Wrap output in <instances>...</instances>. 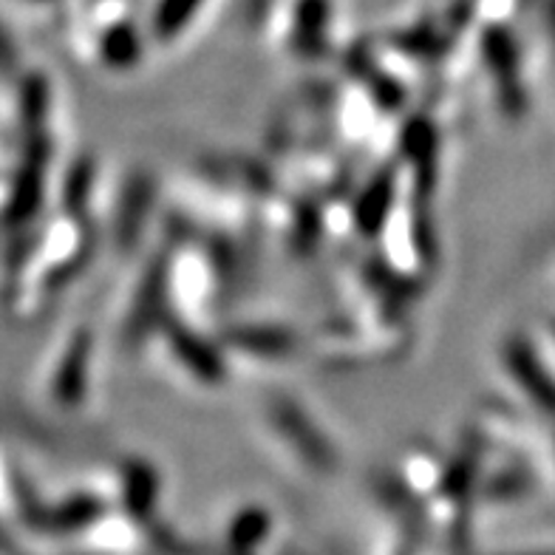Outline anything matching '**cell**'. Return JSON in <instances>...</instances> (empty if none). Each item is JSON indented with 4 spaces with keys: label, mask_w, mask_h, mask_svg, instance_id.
Segmentation results:
<instances>
[{
    "label": "cell",
    "mask_w": 555,
    "mask_h": 555,
    "mask_svg": "<svg viewBox=\"0 0 555 555\" xmlns=\"http://www.w3.org/2000/svg\"><path fill=\"white\" fill-rule=\"evenodd\" d=\"M261 425L263 431L270 434L275 442H284V446L293 448L295 453L304 448L307 453V460L312 465H330L332 462V451L330 442L323 446V439L318 437V428L312 425L307 414H300L298 405L286 400H272L267 402L261 409Z\"/></svg>",
    "instance_id": "obj_1"
}]
</instances>
